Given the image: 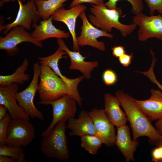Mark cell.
I'll return each mask as SVG.
<instances>
[{
  "label": "cell",
  "mask_w": 162,
  "mask_h": 162,
  "mask_svg": "<svg viewBox=\"0 0 162 162\" xmlns=\"http://www.w3.org/2000/svg\"><path fill=\"white\" fill-rule=\"evenodd\" d=\"M115 94L119 100L121 106L124 110L130 123L133 140L137 141L138 137L145 136L155 144L158 142L162 135L138 107L135 103V99L122 90L117 91Z\"/></svg>",
  "instance_id": "1"
},
{
  "label": "cell",
  "mask_w": 162,
  "mask_h": 162,
  "mask_svg": "<svg viewBox=\"0 0 162 162\" xmlns=\"http://www.w3.org/2000/svg\"><path fill=\"white\" fill-rule=\"evenodd\" d=\"M90 8L91 14L88 15L89 21L96 28L108 32L114 28L120 32L123 37L131 34L137 26L133 23L126 25L120 22L119 18L123 16L122 9L117 7L114 9L108 8L105 3L98 5L91 4Z\"/></svg>",
  "instance_id": "2"
},
{
  "label": "cell",
  "mask_w": 162,
  "mask_h": 162,
  "mask_svg": "<svg viewBox=\"0 0 162 162\" xmlns=\"http://www.w3.org/2000/svg\"><path fill=\"white\" fill-rule=\"evenodd\" d=\"M40 64L38 91L40 101L37 104L57 100L68 94L74 98L71 89L47 65Z\"/></svg>",
  "instance_id": "3"
},
{
  "label": "cell",
  "mask_w": 162,
  "mask_h": 162,
  "mask_svg": "<svg viewBox=\"0 0 162 162\" xmlns=\"http://www.w3.org/2000/svg\"><path fill=\"white\" fill-rule=\"evenodd\" d=\"M65 122H59L47 134L43 136L40 149L46 157L67 161L70 159Z\"/></svg>",
  "instance_id": "4"
},
{
  "label": "cell",
  "mask_w": 162,
  "mask_h": 162,
  "mask_svg": "<svg viewBox=\"0 0 162 162\" xmlns=\"http://www.w3.org/2000/svg\"><path fill=\"white\" fill-rule=\"evenodd\" d=\"M33 75L29 85L24 90L18 92L16 94L17 102L20 106L22 108L25 113L32 118H36L43 120V113L39 110L34 104L33 100L38 90V80L40 72V65L36 62L33 66Z\"/></svg>",
  "instance_id": "5"
},
{
  "label": "cell",
  "mask_w": 162,
  "mask_h": 162,
  "mask_svg": "<svg viewBox=\"0 0 162 162\" xmlns=\"http://www.w3.org/2000/svg\"><path fill=\"white\" fill-rule=\"evenodd\" d=\"M35 136L34 125L26 119H12L9 124L5 144L10 146H26Z\"/></svg>",
  "instance_id": "6"
},
{
  "label": "cell",
  "mask_w": 162,
  "mask_h": 162,
  "mask_svg": "<svg viewBox=\"0 0 162 162\" xmlns=\"http://www.w3.org/2000/svg\"><path fill=\"white\" fill-rule=\"evenodd\" d=\"M76 103L72 96L67 94L56 100L44 103L42 104L52 106L53 118L48 128L42 132L41 136L43 137L48 134L60 121L66 122L74 117L77 110Z\"/></svg>",
  "instance_id": "7"
},
{
  "label": "cell",
  "mask_w": 162,
  "mask_h": 162,
  "mask_svg": "<svg viewBox=\"0 0 162 162\" xmlns=\"http://www.w3.org/2000/svg\"><path fill=\"white\" fill-rule=\"evenodd\" d=\"M134 24L138 26V40L145 41L151 38L162 40V16L161 15L147 16L140 12L133 18Z\"/></svg>",
  "instance_id": "8"
},
{
  "label": "cell",
  "mask_w": 162,
  "mask_h": 162,
  "mask_svg": "<svg viewBox=\"0 0 162 162\" xmlns=\"http://www.w3.org/2000/svg\"><path fill=\"white\" fill-rule=\"evenodd\" d=\"M79 17L82 21L80 35L76 37L79 46L88 45L101 51H105L106 48L104 43L98 41V38L101 37H105L112 39L113 38V35L99 29L90 23L86 17L85 10L81 13Z\"/></svg>",
  "instance_id": "9"
},
{
  "label": "cell",
  "mask_w": 162,
  "mask_h": 162,
  "mask_svg": "<svg viewBox=\"0 0 162 162\" xmlns=\"http://www.w3.org/2000/svg\"><path fill=\"white\" fill-rule=\"evenodd\" d=\"M25 29L22 26H17L13 28L5 37L1 36L0 49L5 50L8 55L13 56L18 52L19 48L18 46L22 43L28 42L42 48L41 42L33 38L31 33Z\"/></svg>",
  "instance_id": "10"
},
{
  "label": "cell",
  "mask_w": 162,
  "mask_h": 162,
  "mask_svg": "<svg viewBox=\"0 0 162 162\" xmlns=\"http://www.w3.org/2000/svg\"><path fill=\"white\" fill-rule=\"evenodd\" d=\"M64 51L58 48L52 55L46 57H39V62L40 64L46 65L50 67L56 74L67 84L72 90L74 99L80 106H81L82 99L78 90L79 83L84 78L83 76H80L74 79H70L63 75L60 71L58 66L59 60L62 58H66L67 56Z\"/></svg>",
  "instance_id": "11"
},
{
  "label": "cell",
  "mask_w": 162,
  "mask_h": 162,
  "mask_svg": "<svg viewBox=\"0 0 162 162\" xmlns=\"http://www.w3.org/2000/svg\"><path fill=\"white\" fill-rule=\"evenodd\" d=\"M88 112L94 123L96 136L107 146H113L116 137L115 126L109 120L104 110L94 108Z\"/></svg>",
  "instance_id": "12"
},
{
  "label": "cell",
  "mask_w": 162,
  "mask_h": 162,
  "mask_svg": "<svg viewBox=\"0 0 162 162\" xmlns=\"http://www.w3.org/2000/svg\"><path fill=\"white\" fill-rule=\"evenodd\" d=\"M17 1L19 9L15 19L10 23L0 26V31L4 30V34H7L13 28L19 26H22L29 30L32 23H36L40 19L34 0H29L25 4H23L20 0Z\"/></svg>",
  "instance_id": "13"
},
{
  "label": "cell",
  "mask_w": 162,
  "mask_h": 162,
  "mask_svg": "<svg viewBox=\"0 0 162 162\" xmlns=\"http://www.w3.org/2000/svg\"><path fill=\"white\" fill-rule=\"evenodd\" d=\"M19 89L18 85L15 83L7 86H0V105L7 108L12 119L29 120L30 116L17 102L16 94Z\"/></svg>",
  "instance_id": "14"
},
{
  "label": "cell",
  "mask_w": 162,
  "mask_h": 162,
  "mask_svg": "<svg viewBox=\"0 0 162 162\" xmlns=\"http://www.w3.org/2000/svg\"><path fill=\"white\" fill-rule=\"evenodd\" d=\"M86 9V6L81 4L69 9L66 10L62 7L52 15L53 20L62 22L67 26L72 38L74 51H79L80 50L75 32L76 19L81 13Z\"/></svg>",
  "instance_id": "15"
},
{
  "label": "cell",
  "mask_w": 162,
  "mask_h": 162,
  "mask_svg": "<svg viewBox=\"0 0 162 162\" xmlns=\"http://www.w3.org/2000/svg\"><path fill=\"white\" fill-rule=\"evenodd\" d=\"M59 48L65 51L69 57L70 63L69 69L79 70L83 76L87 79L91 77V72L94 68L98 67L97 61L86 62L85 61L86 57L83 56L79 51H71L65 44L62 38L57 39Z\"/></svg>",
  "instance_id": "16"
},
{
  "label": "cell",
  "mask_w": 162,
  "mask_h": 162,
  "mask_svg": "<svg viewBox=\"0 0 162 162\" xmlns=\"http://www.w3.org/2000/svg\"><path fill=\"white\" fill-rule=\"evenodd\" d=\"M150 98L143 100L135 99L139 109L152 122L162 118V91L152 89Z\"/></svg>",
  "instance_id": "17"
},
{
  "label": "cell",
  "mask_w": 162,
  "mask_h": 162,
  "mask_svg": "<svg viewBox=\"0 0 162 162\" xmlns=\"http://www.w3.org/2000/svg\"><path fill=\"white\" fill-rule=\"evenodd\" d=\"M52 16L48 19L40 20V24L33 23L32 27L34 29L31 33L32 37L36 40L41 42L50 38H66L70 36V33L58 29L52 22Z\"/></svg>",
  "instance_id": "18"
},
{
  "label": "cell",
  "mask_w": 162,
  "mask_h": 162,
  "mask_svg": "<svg viewBox=\"0 0 162 162\" xmlns=\"http://www.w3.org/2000/svg\"><path fill=\"white\" fill-rule=\"evenodd\" d=\"M66 128L71 131L69 136L80 137L87 135L96 136V132L93 121L89 112L86 111H80L77 118L74 117L68 120Z\"/></svg>",
  "instance_id": "19"
},
{
  "label": "cell",
  "mask_w": 162,
  "mask_h": 162,
  "mask_svg": "<svg viewBox=\"0 0 162 162\" xmlns=\"http://www.w3.org/2000/svg\"><path fill=\"white\" fill-rule=\"evenodd\" d=\"M115 143L127 162L134 161V154L139 143L131 139L130 128L124 125L117 128Z\"/></svg>",
  "instance_id": "20"
},
{
  "label": "cell",
  "mask_w": 162,
  "mask_h": 162,
  "mask_svg": "<svg viewBox=\"0 0 162 162\" xmlns=\"http://www.w3.org/2000/svg\"><path fill=\"white\" fill-rule=\"evenodd\" d=\"M104 110L111 122L117 128L125 125L128 121L125 112L120 107V102L116 96L109 93L104 95Z\"/></svg>",
  "instance_id": "21"
},
{
  "label": "cell",
  "mask_w": 162,
  "mask_h": 162,
  "mask_svg": "<svg viewBox=\"0 0 162 162\" xmlns=\"http://www.w3.org/2000/svg\"><path fill=\"white\" fill-rule=\"evenodd\" d=\"M29 65L28 60L25 58L21 64L13 74L7 75L0 76V85L7 86L14 83L21 85L28 80L30 76L25 73Z\"/></svg>",
  "instance_id": "22"
},
{
  "label": "cell",
  "mask_w": 162,
  "mask_h": 162,
  "mask_svg": "<svg viewBox=\"0 0 162 162\" xmlns=\"http://www.w3.org/2000/svg\"><path fill=\"white\" fill-rule=\"evenodd\" d=\"M68 0H34L37 13L43 20H47L64 5Z\"/></svg>",
  "instance_id": "23"
},
{
  "label": "cell",
  "mask_w": 162,
  "mask_h": 162,
  "mask_svg": "<svg viewBox=\"0 0 162 162\" xmlns=\"http://www.w3.org/2000/svg\"><path fill=\"white\" fill-rule=\"evenodd\" d=\"M81 145L82 147L90 154H97L99 148L103 143L98 137L92 135H87L81 137Z\"/></svg>",
  "instance_id": "24"
},
{
  "label": "cell",
  "mask_w": 162,
  "mask_h": 162,
  "mask_svg": "<svg viewBox=\"0 0 162 162\" xmlns=\"http://www.w3.org/2000/svg\"><path fill=\"white\" fill-rule=\"evenodd\" d=\"M0 155L11 157L17 162H26V160L22 147L10 146L0 144Z\"/></svg>",
  "instance_id": "25"
},
{
  "label": "cell",
  "mask_w": 162,
  "mask_h": 162,
  "mask_svg": "<svg viewBox=\"0 0 162 162\" xmlns=\"http://www.w3.org/2000/svg\"><path fill=\"white\" fill-rule=\"evenodd\" d=\"M121 0H109L105 4L106 7L110 9H114L117 7V2ZM131 4V11L132 13L136 15L142 12L143 9L142 0H126Z\"/></svg>",
  "instance_id": "26"
},
{
  "label": "cell",
  "mask_w": 162,
  "mask_h": 162,
  "mask_svg": "<svg viewBox=\"0 0 162 162\" xmlns=\"http://www.w3.org/2000/svg\"><path fill=\"white\" fill-rule=\"evenodd\" d=\"M12 119L10 115L7 113L5 116L0 120V144H5L7 140L8 126Z\"/></svg>",
  "instance_id": "27"
},
{
  "label": "cell",
  "mask_w": 162,
  "mask_h": 162,
  "mask_svg": "<svg viewBox=\"0 0 162 162\" xmlns=\"http://www.w3.org/2000/svg\"><path fill=\"white\" fill-rule=\"evenodd\" d=\"M152 56V59L151 66L149 70L147 71H137V72L142 74L148 77L149 80L153 83L156 84L158 87L162 91V85L157 80L154 72V68L157 61V59L155 57L153 52L152 50H150Z\"/></svg>",
  "instance_id": "28"
},
{
  "label": "cell",
  "mask_w": 162,
  "mask_h": 162,
  "mask_svg": "<svg viewBox=\"0 0 162 162\" xmlns=\"http://www.w3.org/2000/svg\"><path fill=\"white\" fill-rule=\"evenodd\" d=\"M102 79L105 84L107 86L113 85L118 81L116 74L110 69H107L104 71L102 75Z\"/></svg>",
  "instance_id": "29"
},
{
  "label": "cell",
  "mask_w": 162,
  "mask_h": 162,
  "mask_svg": "<svg viewBox=\"0 0 162 162\" xmlns=\"http://www.w3.org/2000/svg\"><path fill=\"white\" fill-rule=\"evenodd\" d=\"M147 5L150 16L154 15L155 11L162 15V0H144Z\"/></svg>",
  "instance_id": "30"
},
{
  "label": "cell",
  "mask_w": 162,
  "mask_h": 162,
  "mask_svg": "<svg viewBox=\"0 0 162 162\" xmlns=\"http://www.w3.org/2000/svg\"><path fill=\"white\" fill-rule=\"evenodd\" d=\"M133 58V53H131L130 54L125 53L118 58V61L123 66L128 67L131 64Z\"/></svg>",
  "instance_id": "31"
},
{
  "label": "cell",
  "mask_w": 162,
  "mask_h": 162,
  "mask_svg": "<svg viewBox=\"0 0 162 162\" xmlns=\"http://www.w3.org/2000/svg\"><path fill=\"white\" fill-rule=\"evenodd\" d=\"M83 3H88L97 5L104 3V1L103 0H73L69 7L73 8Z\"/></svg>",
  "instance_id": "32"
},
{
  "label": "cell",
  "mask_w": 162,
  "mask_h": 162,
  "mask_svg": "<svg viewBox=\"0 0 162 162\" xmlns=\"http://www.w3.org/2000/svg\"><path fill=\"white\" fill-rule=\"evenodd\" d=\"M111 50L113 56L119 58L125 52L124 47L122 46H115Z\"/></svg>",
  "instance_id": "33"
},
{
  "label": "cell",
  "mask_w": 162,
  "mask_h": 162,
  "mask_svg": "<svg viewBox=\"0 0 162 162\" xmlns=\"http://www.w3.org/2000/svg\"><path fill=\"white\" fill-rule=\"evenodd\" d=\"M152 160L154 162H161V154L159 146L157 147L152 152Z\"/></svg>",
  "instance_id": "34"
},
{
  "label": "cell",
  "mask_w": 162,
  "mask_h": 162,
  "mask_svg": "<svg viewBox=\"0 0 162 162\" xmlns=\"http://www.w3.org/2000/svg\"><path fill=\"white\" fill-rule=\"evenodd\" d=\"M155 128L158 132L162 135V118L157 121Z\"/></svg>",
  "instance_id": "35"
},
{
  "label": "cell",
  "mask_w": 162,
  "mask_h": 162,
  "mask_svg": "<svg viewBox=\"0 0 162 162\" xmlns=\"http://www.w3.org/2000/svg\"><path fill=\"white\" fill-rule=\"evenodd\" d=\"M0 162H16V161L11 157L4 155H0Z\"/></svg>",
  "instance_id": "36"
},
{
  "label": "cell",
  "mask_w": 162,
  "mask_h": 162,
  "mask_svg": "<svg viewBox=\"0 0 162 162\" xmlns=\"http://www.w3.org/2000/svg\"><path fill=\"white\" fill-rule=\"evenodd\" d=\"M7 110L8 109L5 106L0 105V120L3 118L5 116Z\"/></svg>",
  "instance_id": "37"
},
{
  "label": "cell",
  "mask_w": 162,
  "mask_h": 162,
  "mask_svg": "<svg viewBox=\"0 0 162 162\" xmlns=\"http://www.w3.org/2000/svg\"><path fill=\"white\" fill-rule=\"evenodd\" d=\"M156 145L157 146H162V137L160 140Z\"/></svg>",
  "instance_id": "38"
},
{
  "label": "cell",
  "mask_w": 162,
  "mask_h": 162,
  "mask_svg": "<svg viewBox=\"0 0 162 162\" xmlns=\"http://www.w3.org/2000/svg\"><path fill=\"white\" fill-rule=\"evenodd\" d=\"M159 146L160 148L161 154V162H162V146Z\"/></svg>",
  "instance_id": "39"
},
{
  "label": "cell",
  "mask_w": 162,
  "mask_h": 162,
  "mask_svg": "<svg viewBox=\"0 0 162 162\" xmlns=\"http://www.w3.org/2000/svg\"><path fill=\"white\" fill-rule=\"evenodd\" d=\"M2 0L4 2H10V1H12V0Z\"/></svg>",
  "instance_id": "40"
},
{
  "label": "cell",
  "mask_w": 162,
  "mask_h": 162,
  "mask_svg": "<svg viewBox=\"0 0 162 162\" xmlns=\"http://www.w3.org/2000/svg\"><path fill=\"white\" fill-rule=\"evenodd\" d=\"M22 2L25 3L26 2V0H20Z\"/></svg>",
  "instance_id": "41"
},
{
  "label": "cell",
  "mask_w": 162,
  "mask_h": 162,
  "mask_svg": "<svg viewBox=\"0 0 162 162\" xmlns=\"http://www.w3.org/2000/svg\"><path fill=\"white\" fill-rule=\"evenodd\" d=\"M15 0H12V2H14Z\"/></svg>",
  "instance_id": "42"
}]
</instances>
